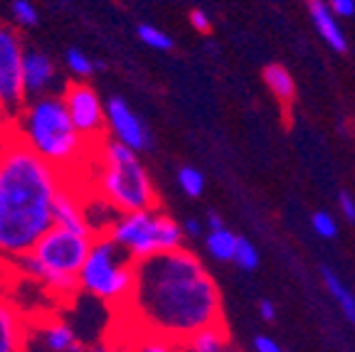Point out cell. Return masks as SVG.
I'll return each mask as SVG.
<instances>
[{
  "instance_id": "6da1fadb",
  "label": "cell",
  "mask_w": 355,
  "mask_h": 352,
  "mask_svg": "<svg viewBox=\"0 0 355 352\" xmlns=\"http://www.w3.org/2000/svg\"><path fill=\"white\" fill-rule=\"evenodd\" d=\"M123 310L144 333L173 342L222 323L220 288L198 254L185 247L136 264V283Z\"/></svg>"
},
{
  "instance_id": "7a4b0ae2",
  "label": "cell",
  "mask_w": 355,
  "mask_h": 352,
  "mask_svg": "<svg viewBox=\"0 0 355 352\" xmlns=\"http://www.w3.org/2000/svg\"><path fill=\"white\" fill-rule=\"evenodd\" d=\"M67 182L12 138L0 158V259L17 261L52 227V200Z\"/></svg>"
},
{
  "instance_id": "3957f363",
  "label": "cell",
  "mask_w": 355,
  "mask_h": 352,
  "mask_svg": "<svg viewBox=\"0 0 355 352\" xmlns=\"http://www.w3.org/2000/svg\"><path fill=\"white\" fill-rule=\"evenodd\" d=\"M10 128L12 138L28 146L44 163H50L67 180H74V175L94 153V146L69 121L57 91L25 101L20 114L10 121Z\"/></svg>"
},
{
  "instance_id": "277c9868",
  "label": "cell",
  "mask_w": 355,
  "mask_h": 352,
  "mask_svg": "<svg viewBox=\"0 0 355 352\" xmlns=\"http://www.w3.org/2000/svg\"><path fill=\"white\" fill-rule=\"evenodd\" d=\"M94 234L50 227L28 254L15 261L22 276L37 281L55 298L69 301L79 293V271Z\"/></svg>"
},
{
  "instance_id": "5b68a950",
  "label": "cell",
  "mask_w": 355,
  "mask_h": 352,
  "mask_svg": "<svg viewBox=\"0 0 355 352\" xmlns=\"http://www.w3.org/2000/svg\"><path fill=\"white\" fill-rule=\"evenodd\" d=\"M92 160L96 166L94 193L119 215L158 207L155 185L139 153L111 138H104L94 146Z\"/></svg>"
},
{
  "instance_id": "8992f818",
  "label": "cell",
  "mask_w": 355,
  "mask_h": 352,
  "mask_svg": "<svg viewBox=\"0 0 355 352\" xmlns=\"http://www.w3.org/2000/svg\"><path fill=\"white\" fill-rule=\"evenodd\" d=\"M106 237L116 244L133 264L155 256V254L180 249L185 242L180 225L158 207L116 215V220L106 229Z\"/></svg>"
},
{
  "instance_id": "52a82bcc",
  "label": "cell",
  "mask_w": 355,
  "mask_h": 352,
  "mask_svg": "<svg viewBox=\"0 0 355 352\" xmlns=\"http://www.w3.org/2000/svg\"><path fill=\"white\" fill-rule=\"evenodd\" d=\"M136 283V264L106 234L94 237L79 271V291L111 308H123Z\"/></svg>"
},
{
  "instance_id": "ba28073f",
  "label": "cell",
  "mask_w": 355,
  "mask_h": 352,
  "mask_svg": "<svg viewBox=\"0 0 355 352\" xmlns=\"http://www.w3.org/2000/svg\"><path fill=\"white\" fill-rule=\"evenodd\" d=\"M25 44L12 25L0 22V118L10 123L28 101L22 84Z\"/></svg>"
},
{
  "instance_id": "9c48e42d",
  "label": "cell",
  "mask_w": 355,
  "mask_h": 352,
  "mask_svg": "<svg viewBox=\"0 0 355 352\" xmlns=\"http://www.w3.org/2000/svg\"><path fill=\"white\" fill-rule=\"evenodd\" d=\"M62 104L67 109L69 121L74 123L79 133L87 138L89 143L96 146L106 136V118H104V101L99 91L89 82H67L60 91Z\"/></svg>"
},
{
  "instance_id": "30bf717a",
  "label": "cell",
  "mask_w": 355,
  "mask_h": 352,
  "mask_svg": "<svg viewBox=\"0 0 355 352\" xmlns=\"http://www.w3.org/2000/svg\"><path fill=\"white\" fill-rule=\"evenodd\" d=\"M104 118H106V133L111 141L126 146L133 153H148L153 148V133L146 126L136 111L128 106L123 96H109L104 101Z\"/></svg>"
},
{
  "instance_id": "8fae6325",
  "label": "cell",
  "mask_w": 355,
  "mask_h": 352,
  "mask_svg": "<svg viewBox=\"0 0 355 352\" xmlns=\"http://www.w3.org/2000/svg\"><path fill=\"white\" fill-rule=\"evenodd\" d=\"M22 84L28 99L44 96V94H55L57 87V67L47 52L28 50L22 55Z\"/></svg>"
},
{
  "instance_id": "7c38bea8",
  "label": "cell",
  "mask_w": 355,
  "mask_h": 352,
  "mask_svg": "<svg viewBox=\"0 0 355 352\" xmlns=\"http://www.w3.org/2000/svg\"><path fill=\"white\" fill-rule=\"evenodd\" d=\"M52 227L92 234L87 217H84V195L72 180H67L52 200Z\"/></svg>"
},
{
  "instance_id": "4fadbf2b",
  "label": "cell",
  "mask_w": 355,
  "mask_h": 352,
  "mask_svg": "<svg viewBox=\"0 0 355 352\" xmlns=\"http://www.w3.org/2000/svg\"><path fill=\"white\" fill-rule=\"evenodd\" d=\"M0 352H28V320L6 293H0Z\"/></svg>"
},
{
  "instance_id": "5bb4252c",
  "label": "cell",
  "mask_w": 355,
  "mask_h": 352,
  "mask_svg": "<svg viewBox=\"0 0 355 352\" xmlns=\"http://www.w3.org/2000/svg\"><path fill=\"white\" fill-rule=\"evenodd\" d=\"M47 352H84V342L74 333V328L62 318H50L40 325L37 331Z\"/></svg>"
},
{
  "instance_id": "9a60e30c",
  "label": "cell",
  "mask_w": 355,
  "mask_h": 352,
  "mask_svg": "<svg viewBox=\"0 0 355 352\" xmlns=\"http://www.w3.org/2000/svg\"><path fill=\"white\" fill-rule=\"evenodd\" d=\"M309 12H311L313 25H316L318 35L326 39L331 50H336V52L348 50V39H345L343 30H340L338 17L331 12V8L326 6V0H309Z\"/></svg>"
},
{
  "instance_id": "2e32d148",
  "label": "cell",
  "mask_w": 355,
  "mask_h": 352,
  "mask_svg": "<svg viewBox=\"0 0 355 352\" xmlns=\"http://www.w3.org/2000/svg\"><path fill=\"white\" fill-rule=\"evenodd\" d=\"M225 350H227V331H225L222 323L200 328L188 340L180 342V352H225Z\"/></svg>"
},
{
  "instance_id": "e0dca14e",
  "label": "cell",
  "mask_w": 355,
  "mask_h": 352,
  "mask_svg": "<svg viewBox=\"0 0 355 352\" xmlns=\"http://www.w3.org/2000/svg\"><path fill=\"white\" fill-rule=\"evenodd\" d=\"M321 274H323V283H326V288L333 296V301L340 306V310H343V315L348 318V323L355 325V296H353V291H350L343 281L338 279V274L331 271L328 266H323Z\"/></svg>"
},
{
  "instance_id": "ac0fdd59",
  "label": "cell",
  "mask_w": 355,
  "mask_h": 352,
  "mask_svg": "<svg viewBox=\"0 0 355 352\" xmlns=\"http://www.w3.org/2000/svg\"><path fill=\"white\" fill-rule=\"evenodd\" d=\"M264 82H266V87H269V91H272L279 101L294 99L296 84H294V77L288 74L286 67H282V64L264 67Z\"/></svg>"
},
{
  "instance_id": "d6986e66",
  "label": "cell",
  "mask_w": 355,
  "mask_h": 352,
  "mask_svg": "<svg viewBox=\"0 0 355 352\" xmlns=\"http://www.w3.org/2000/svg\"><path fill=\"white\" fill-rule=\"evenodd\" d=\"M234 247H237V234L230 231L227 227L212 229L205 234V249L215 261H232Z\"/></svg>"
},
{
  "instance_id": "ffe728a7",
  "label": "cell",
  "mask_w": 355,
  "mask_h": 352,
  "mask_svg": "<svg viewBox=\"0 0 355 352\" xmlns=\"http://www.w3.org/2000/svg\"><path fill=\"white\" fill-rule=\"evenodd\" d=\"M64 64H67V69H69V74H72L74 79H79V82H87V79L96 72V62L84 50H79V47H69V50L64 52Z\"/></svg>"
},
{
  "instance_id": "44dd1931",
  "label": "cell",
  "mask_w": 355,
  "mask_h": 352,
  "mask_svg": "<svg viewBox=\"0 0 355 352\" xmlns=\"http://www.w3.org/2000/svg\"><path fill=\"white\" fill-rule=\"evenodd\" d=\"M136 35H139V39L146 47H150V50H155V52H171L173 47H175V39H173L171 35L163 33V30L155 28V25H148V22H141L139 28H136Z\"/></svg>"
},
{
  "instance_id": "7402d4cb",
  "label": "cell",
  "mask_w": 355,
  "mask_h": 352,
  "mask_svg": "<svg viewBox=\"0 0 355 352\" xmlns=\"http://www.w3.org/2000/svg\"><path fill=\"white\" fill-rule=\"evenodd\" d=\"M178 187H180L188 197H200V195L205 193V175H202V170H198V168L183 166L178 170Z\"/></svg>"
},
{
  "instance_id": "603a6c76",
  "label": "cell",
  "mask_w": 355,
  "mask_h": 352,
  "mask_svg": "<svg viewBox=\"0 0 355 352\" xmlns=\"http://www.w3.org/2000/svg\"><path fill=\"white\" fill-rule=\"evenodd\" d=\"M232 261L244 271H254L259 266V249L250 242L247 237H237V247H234Z\"/></svg>"
},
{
  "instance_id": "cb8c5ba5",
  "label": "cell",
  "mask_w": 355,
  "mask_h": 352,
  "mask_svg": "<svg viewBox=\"0 0 355 352\" xmlns=\"http://www.w3.org/2000/svg\"><path fill=\"white\" fill-rule=\"evenodd\" d=\"M131 352H180V342H173V340H168V337L144 333L141 340L133 345Z\"/></svg>"
},
{
  "instance_id": "d4e9b609",
  "label": "cell",
  "mask_w": 355,
  "mask_h": 352,
  "mask_svg": "<svg viewBox=\"0 0 355 352\" xmlns=\"http://www.w3.org/2000/svg\"><path fill=\"white\" fill-rule=\"evenodd\" d=\"M10 12H12L15 25H20V28H37L40 12H37V8L33 6V0H12Z\"/></svg>"
},
{
  "instance_id": "484cf974",
  "label": "cell",
  "mask_w": 355,
  "mask_h": 352,
  "mask_svg": "<svg viewBox=\"0 0 355 352\" xmlns=\"http://www.w3.org/2000/svg\"><path fill=\"white\" fill-rule=\"evenodd\" d=\"M311 227H313V231H316L321 239H333L336 234H338V222H336V217H333L331 212H326V209L313 212Z\"/></svg>"
},
{
  "instance_id": "4316f807",
  "label": "cell",
  "mask_w": 355,
  "mask_h": 352,
  "mask_svg": "<svg viewBox=\"0 0 355 352\" xmlns=\"http://www.w3.org/2000/svg\"><path fill=\"white\" fill-rule=\"evenodd\" d=\"M336 17H353L355 15V0H328L326 3Z\"/></svg>"
},
{
  "instance_id": "83f0119b",
  "label": "cell",
  "mask_w": 355,
  "mask_h": 352,
  "mask_svg": "<svg viewBox=\"0 0 355 352\" xmlns=\"http://www.w3.org/2000/svg\"><path fill=\"white\" fill-rule=\"evenodd\" d=\"M190 25H193L198 33H210V28H212L210 15H207L205 10H200V8H195V10L190 12Z\"/></svg>"
},
{
  "instance_id": "f1b7e54d",
  "label": "cell",
  "mask_w": 355,
  "mask_h": 352,
  "mask_svg": "<svg viewBox=\"0 0 355 352\" xmlns=\"http://www.w3.org/2000/svg\"><path fill=\"white\" fill-rule=\"evenodd\" d=\"M254 350L257 352H284V347L279 345L274 337L269 335H257L254 337Z\"/></svg>"
},
{
  "instance_id": "f546056e",
  "label": "cell",
  "mask_w": 355,
  "mask_h": 352,
  "mask_svg": "<svg viewBox=\"0 0 355 352\" xmlns=\"http://www.w3.org/2000/svg\"><path fill=\"white\" fill-rule=\"evenodd\" d=\"M338 207L343 212V217L348 222H355V197L350 193H340V200H338Z\"/></svg>"
},
{
  "instance_id": "4dcf8cb0",
  "label": "cell",
  "mask_w": 355,
  "mask_h": 352,
  "mask_svg": "<svg viewBox=\"0 0 355 352\" xmlns=\"http://www.w3.org/2000/svg\"><path fill=\"white\" fill-rule=\"evenodd\" d=\"M180 229H183V237H188V239H198L200 234H202V225H200L198 220H185L183 225H180Z\"/></svg>"
},
{
  "instance_id": "1f68e13d",
  "label": "cell",
  "mask_w": 355,
  "mask_h": 352,
  "mask_svg": "<svg viewBox=\"0 0 355 352\" xmlns=\"http://www.w3.org/2000/svg\"><path fill=\"white\" fill-rule=\"evenodd\" d=\"M10 141H12V128H10V123L0 121V158H3V153L8 150Z\"/></svg>"
},
{
  "instance_id": "d6a6232c",
  "label": "cell",
  "mask_w": 355,
  "mask_h": 352,
  "mask_svg": "<svg viewBox=\"0 0 355 352\" xmlns=\"http://www.w3.org/2000/svg\"><path fill=\"white\" fill-rule=\"evenodd\" d=\"M259 315L266 323H272V320L277 318V306H274L269 298H264V301H259Z\"/></svg>"
},
{
  "instance_id": "836d02e7",
  "label": "cell",
  "mask_w": 355,
  "mask_h": 352,
  "mask_svg": "<svg viewBox=\"0 0 355 352\" xmlns=\"http://www.w3.org/2000/svg\"><path fill=\"white\" fill-rule=\"evenodd\" d=\"M207 231H212V229H222L225 227V222H222V217H220V212H215V209H210L207 212Z\"/></svg>"
},
{
  "instance_id": "e575fe53",
  "label": "cell",
  "mask_w": 355,
  "mask_h": 352,
  "mask_svg": "<svg viewBox=\"0 0 355 352\" xmlns=\"http://www.w3.org/2000/svg\"><path fill=\"white\" fill-rule=\"evenodd\" d=\"M84 352H121V350H116V347H109L106 342H94V345L84 347Z\"/></svg>"
},
{
  "instance_id": "d590c367",
  "label": "cell",
  "mask_w": 355,
  "mask_h": 352,
  "mask_svg": "<svg viewBox=\"0 0 355 352\" xmlns=\"http://www.w3.org/2000/svg\"><path fill=\"white\" fill-rule=\"evenodd\" d=\"M225 352H232V350H225Z\"/></svg>"
},
{
  "instance_id": "8d00e7d4",
  "label": "cell",
  "mask_w": 355,
  "mask_h": 352,
  "mask_svg": "<svg viewBox=\"0 0 355 352\" xmlns=\"http://www.w3.org/2000/svg\"><path fill=\"white\" fill-rule=\"evenodd\" d=\"M0 121H3V118H0Z\"/></svg>"
}]
</instances>
